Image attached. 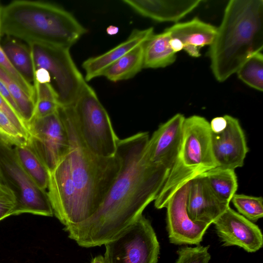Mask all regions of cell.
<instances>
[{
  "instance_id": "obj_1",
  "label": "cell",
  "mask_w": 263,
  "mask_h": 263,
  "mask_svg": "<svg viewBox=\"0 0 263 263\" xmlns=\"http://www.w3.org/2000/svg\"><path fill=\"white\" fill-rule=\"evenodd\" d=\"M148 132L119 139L116 154L119 172L97 211L85 221L65 227L68 237L81 247L105 245L142 214L155 201L170 172L152 162Z\"/></svg>"
},
{
  "instance_id": "obj_2",
  "label": "cell",
  "mask_w": 263,
  "mask_h": 263,
  "mask_svg": "<svg viewBox=\"0 0 263 263\" xmlns=\"http://www.w3.org/2000/svg\"><path fill=\"white\" fill-rule=\"evenodd\" d=\"M262 48L263 1H230L208 52L215 78L225 81Z\"/></svg>"
},
{
  "instance_id": "obj_3",
  "label": "cell",
  "mask_w": 263,
  "mask_h": 263,
  "mask_svg": "<svg viewBox=\"0 0 263 263\" xmlns=\"http://www.w3.org/2000/svg\"><path fill=\"white\" fill-rule=\"evenodd\" d=\"M1 35L69 48L87 31L69 12L47 2L15 1L0 12Z\"/></svg>"
},
{
  "instance_id": "obj_4",
  "label": "cell",
  "mask_w": 263,
  "mask_h": 263,
  "mask_svg": "<svg viewBox=\"0 0 263 263\" xmlns=\"http://www.w3.org/2000/svg\"><path fill=\"white\" fill-rule=\"evenodd\" d=\"M70 145L66 155L71 182L77 200L78 224L91 217L99 209L120 168L117 155L103 158L84 145L68 116L62 119Z\"/></svg>"
},
{
  "instance_id": "obj_5",
  "label": "cell",
  "mask_w": 263,
  "mask_h": 263,
  "mask_svg": "<svg viewBox=\"0 0 263 263\" xmlns=\"http://www.w3.org/2000/svg\"><path fill=\"white\" fill-rule=\"evenodd\" d=\"M217 166L212 148L210 122L198 115L185 118L177 156L155 200V208H165L182 185Z\"/></svg>"
},
{
  "instance_id": "obj_6",
  "label": "cell",
  "mask_w": 263,
  "mask_h": 263,
  "mask_svg": "<svg viewBox=\"0 0 263 263\" xmlns=\"http://www.w3.org/2000/svg\"><path fill=\"white\" fill-rule=\"evenodd\" d=\"M71 113L76 130L91 153L106 158L116 156L119 139L107 111L86 82L71 105Z\"/></svg>"
},
{
  "instance_id": "obj_7",
  "label": "cell",
  "mask_w": 263,
  "mask_h": 263,
  "mask_svg": "<svg viewBox=\"0 0 263 263\" xmlns=\"http://www.w3.org/2000/svg\"><path fill=\"white\" fill-rule=\"evenodd\" d=\"M0 181L15 197L12 215L23 213L53 215L47 191L40 188L22 167L13 146L1 139Z\"/></svg>"
},
{
  "instance_id": "obj_8",
  "label": "cell",
  "mask_w": 263,
  "mask_h": 263,
  "mask_svg": "<svg viewBox=\"0 0 263 263\" xmlns=\"http://www.w3.org/2000/svg\"><path fill=\"white\" fill-rule=\"evenodd\" d=\"M28 45L34 70L42 68L48 71L59 105H73L86 81L75 65L69 48L36 43Z\"/></svg>"
},
{
  "instance_id": "obj_9",
  "label": "cell",
  "mask_w": 263,
  "mask_h": 263,
  "mask_svg": "<svg viewBox=\"0 0 263 263\" xmlns=\"http://www.w3.org/2000/svg\"><path fill=\"white\" fill-rule=\"evenodd\" d=\"M104 245L107 263H157L160 254L156 233L142 214Z\"/></svg>"
},
{
  "instance_id": "obj_10",
  "label": "cell",
  "mask_w": 263,
  "mask_h": 263,
  "mask_svg": "<svg viewBox=\"0 0 263 263\" xmlns=\"http://www.w3.org/2000/svg\"><path fill=\"white\" fill-rule=\"evenodd\" d=\"M28 143L49 173L69 153L70 145L65 127L57 112L36 118L27 124Z\"/></svg>"
},
{
  "instance_id": "obj_11",
  "label": "cell",
  "mask_w": 263,
  "mask_h": 263,
  "mask_svg": "<svg viewBox=\"0 0 263 263\" xmlns=\"http://www.w3.org/2000/svg\"><path fill=\"white\" fill-rule=\"evenodd\" d=\"M190 184V181L179 188L165 207L168 239L175 245H200L210 226L194 221L190 218L186 207Z\"/></svg>"
},
{
  "instance_id": "obj_12",
  "label": "cell",
  "mask_w": 263,
  "mask_h": 263,
  "mask_svg": "<svg viewBox=\"0 0 263 263\" xmlns=\"http://www.w3.org/2000/svg\"><path fill=\"white\" fill-rule=\"evenodd\" d=\"M213 223L223 246H235L250 253L262 247L263 236L259 228L230 206Z\"/></svg>"
},
{
  "instance_id": "obj_13",
  "label": "cell",
  "mask_w": 263,
  "mask_h": 263,
  "mask_svg": "<svg viewBox=\"0 0 263 263\" xmlns=\"http://www.w3.org/2000/svg\"><path fill=\"white\" fill-rule=\"evenodd\" d=\"M225 117L226 128L218 133L211 132L212 151L217 167L235 170L243 165L249 148L238 120L230 115Z\"/></svg>"
},
{
  "instance_id": "obj_14",
  "label": "cell",
  "mask_w": 263,
  "mask_h": 263,
  "mask_svg": "<svg viewBox=\"0 0 263 263\" xmlns=\"http://www.w3.org/2000/svg\"><path fill=\"white\" fill-rule=\"evenodd\" d=\"M185 119L183 115L176 114L154 132L147 146L152 162L171 169L181 143Z\"/></svg>"
},
{
  "instance_id": "obj_15",
  "label": "cell",
  "mask_w": 263,
  "mask_h": 263,
  "mask_svg": "<svg viewBox=\"0 0 263 263\" xmlns=\"http://www.w3.org/2000/svg\"><path fill=\"white\" fill-rule=\"evenodd\" d=\"M229 204L216 196L203 175L190 181L186 207L193 221L211 225Z\"/></svg>"
},
{
  "instance_id": "obj_16",
  "label": "cell",
  "mask_w": 263,
  "mask_h": 263,
  "mask_svg": "<svg viewBox=\"0 0 263 263\" xmlns=\"http://www.w3.org/2000/svg\"><path fill=\"white\" fill-rule=\"evenodd\" d=\"M200 0H124L123 2L144 17L159 22H177L201 2Z\"/></svg>"
},
{
  "instance_id": "obj_17",
  "label": "cell",
  "mask_w": 263,
  "mask_h": 263,
  "mask_svg": "<svg viewBox=\"0 0 263 263\" xmlns=\"http://www.w3.org/2000/svg\"><path fill=\"white\" fill-rule=\"evenodd\" d=\"M154 33L153 27L144 29H135L125 41L103 54L85 60L82 66L85 72V81L102 76L108 67L129 51L145 43Z\"/></svg>"
},
{
  "instance_id": "obj_18",
  "label": "cell",
  "mask_w": 263,
  "mask_h": 263,
  "mask_svg": "<svg viewBox=\"0 0 263 263\" xmlns=\"http://www.w3.org/2000/svg\"><path fill=\"white\" fill-rule=\"evenodd\" d=\"M171 37L179 40L184 50L190 56L198 58L200 50L205 46H210L216 34L217 28L197 17L173 25L165 29Z\"/></svg>"
},
{
  "instance_id": "obj_19",
  "label": "cell",
  "mask_w": 263,
  "mask_h": 263,
  "mask_svg": "<svg viewBox=\"0 0 263 263\" xmlns=\"http://www.w3.org/2000/svg\"><path fill=\"white\" fill-rule=\"evenodd\" d=\"M171 34L165 30L153 34L144 45V68H164L172 64L176 53L170 46Z\"/></svg>"
},
{
  "instance_id": "obj_20",
  "label": "cell",
  "mask_w": 263,
  "mask_h": 263,
  "mask_svg": "<svg viewBox=\"0 0 263 263\" xmlns=\"http://www.w3.org/2000/svg\"><path fill=\"white\" fill-rule=\"evenodd\" d=\"M0 45L10 63L20 75L34 86V67L29 46L6 36Z\"/></svg>"
},
{
  "instance_id": "obj_21",
  "label": "cell",
  "mask_w": 263,
  "mask_h": 263,
  "mask_svg": "<svg viewBox=\"0 0 263 263\" xmlns=\"http://www.w3.org/2000/svg\"><path fill=\"white\" fill-rule=\"evenodd\" d=\"M144 43L137 47L108 67L102 76L112 82L131 79L144 66Z\"/></svg>"
},
{
  "instance_id": "obj_22",
  "label": "cell",
  "mask_w": 263,
  "mask_h": 263,
  "mask_svg": "<svg viewBox=\"0 0 263 263\" xmlns=\"http://www.w3.org/2000/svg\"><path fill=\"white\" fill-rule=\"evenodd\" d=\"M22 167L42 189H47L49 172L28 143L13 146Z\"/></svg>"
},
{
  "instance_id": "obj_23",
  "label": "cell",
  "mask_w": 263,
  "mask_h": 263,
  "mask_svg": "<svg viewBox=\"0 0 263 263\" xmlns=\"http://www.w3.org/2000/svg\"><path fill=\"white\" fill-rule=\"evenodd\" d=\"M203 175L216 196L230 203L238 188L235 170L216 167Z\"/></svg>"
},
{
  "instance_id": "obj_24",
  "label": "cell",
  "mask_w": 263,
  "mask_h": 263,
  "mask_svg": "<svg viewBox=\"0 0 263 263\" xmlns=\"http://www.w3.org/2000/svg\"><path fill=\"white\" fill-rule=\"evenodd\" d=\"M0 80L5 84L12 96L19 114L27 126L34 117V100L1 67Z\"/></svg>"
},
{
  "instance_id": "obj_25",
  "label": "cell",
  "mask_w": 263,
  "mask_h": 263,
  "mask_svg": "<svg viewBox=\"0 0 263 263\" xmlns=\"http://www.w3.org/2000/svg\"><path fill=\"white\" fill-rule=\"evenodd\" d=\"M238 78L257 90H263V55L257 52L249 57L238 69Z\"/></svg>"
},
{
  "instance_id": "obj_26",
  "label": "cell",
  "mask_w": 263,
  "mask_h": 263,
  "mask_svg": "<svg viewBox=\"0 0 263 263\" xmlns=\"http://www.w3.org/2000/svg\"><path fill=\"white\" fill-rule=\"evenodd\" d=\"M231 201L239 214L253 222L263 217V199L261 197L235 194Z\"/></svg>"
},
{
  "instance_id": "obj_27",
  "label": "cell",
  "mask_w": 263,
  "mask_h": 263,
  "mask_svg": "<svg viewBox=\"0 0 263 263\" xmlns=\"http://www.w3.org/2000/svg\"><path fill=\"white\" fill-rule=\"evenodd\" d=\"M209 246L200 245L196 247H183L177 251L178 259L176 263H209L211 255Z\"/></svg>"
},
{
  "instance_id": "obj_28",
  "label": "cell",
  "mask_w": 263,
  "mask_h": 263,
  "mask_svg": "<svg viewBox=\"0 0 263 263\" xmlns=\"http://www.w3.org/2000/svg\"><path fill=\"white\" fill-rule=\"evenodd\" d=\"M0 139L12 146L28 143L8 117L0 110Z\"/></svg>"
},
{
  "instance_id": "obj_29",
  "label": "cell",
  "mask_w": 263,
  "mask_h": 263,
  "mask_svg": "<svg viewBox=\"0 0 263 263\" xmlns=\"http://www.w3.org/2000/svg\"><path fill=\"white\" fill-rule=\"evenodd\" d=\"M0 67L21 86L35 102V91L33 85L29 84L15 69L0 45Z\"/></svg>"
},
{
  "instance_id": "obj_30",
  "label": "cell",
  "mask_w": 263,
  "mask_h": 263,
  "mask_svg": "<svg viewBox=\"0 0 263 263\" xmlns=\"http://www.w3.org/2000/svg\"><path fill=\"white\" fill-rule=\"evenodd\" d=\"M0 110L5 114L17 129L28 140L29 132L27 125L19 114L0 94Z\"/></svg>"
},
{
  "instance_id": "obj_31",
  "label": "cell",
  "mask_w": 263,
  "mask_h": 263,
  "mask_svg": "<svg viewBox=\"0 0 263 263\" xmlns=\"http://www.w3.org/2000/svg\"><path fill=\"white\" fill-rule=\"evenodd\" d=\"M15 205L14 195L0 181V221L12 215Z\"/></svg>"
},
{
  "instance_id": "obj_32",
  "label": "cell",
  "mask_w": 263,
  "mask_h": 263,
  "mask_svg": "<svg viewBox=\"0 0 263 263\" xmlns=\"http://www.w3.org/2000/svg\"><path fill=\"white\" fill-rule=\"evenodd\" d=\"M59 106L56 101L48 100H37L35 102L33 118H40L57 112Z\"/></svg>"
},
{
  "instance_id": "obj_33",
  "label": "cell",
  "mask_w": 263,
  "mask_h": 263,
  "mask_svg": "<svg viewBox=\"0 0 263 263\" xmlns=\"http://www.w3.org/2000/svg\"><path fill=\"white\" fill-rule=\"evenodd\" d=\"M34 87L35 91V101L37 100H48L58 102L56 93L50 83H41L35 82Z\"/></svg>"
},
{
  "instance_id": "obj_34",
  "label": "cell",
  "mask_w": 263,
  "mask_h": 263,
  "mask_svg": "<svg viewBox=\"0 0 263 263\" xmlns=\"http://www.w3.org/2000/svg\"><path fill=\"white\" fill-rule=\"evenodd\" d=\"M211 132L218 133L222 132L226 127L227 120L225 115L213 118L210 123Z\"/></svg>"
},
{
  "instance_id": "obj_35",
  "label": "cell",
  "mask_w": 263,
  "mask_h": 263,
  "mask_svg": "<svg viewBox=\"0 0 263 263\" xmlns=\"http://www.w3.org/2000/svg\"><path fill=\"white\" fill-rule=\"evenodd\" d=\"M0 94L9 103L12 107L19 114L17 105L12 96L8 90L5 84L1 80H0Z\"/></svg>"
},
{
  "instance_id": "obj_36",
  "label": "cell",
  "mask_w": 263,
  "mask_h": 263,
  "mask_svg": "<svg viewBox=\"0 0 263 263\" xmlns=\"http://www.w3.org/2000/svg\"><path fill=\"white\" fill-rule=\"evenodd\" d=\"M35 82L51 84V78L47 70L42 68L37 69L34 71Z\"/></svg>"
},
{
  "instance_id": "obj_37",
  "label": "cell",
  "mask_w": 263,
  "mask_h": 263,
  "mask_svg": "<svg viewBox=\"0 0 263 263\" xmlns=\"http://www.w3.org/2000/svg\"><path fill=\"white\" fill-rule=\"evenodd\" d=\"M170 44L171 48L176 53L177 52L183 50V44L181 41L177 39L171 37Z\"/></svg>"
},
{
  "instance_id": "obj_38",
  "label": "cell",
  "mask_w": 263,
  "mask_h": 263,
  "mask_svg": "<svg viewBox=\"0 0 263 263\" xmlns=\"http://www.w3.org/2000/svg\"><path fill=\"white\" fill-rule=\"evenodd\" d=\"M106 32L109 35H115L118 33L119 28L113 25H110L107 28Z\"/></svg>"
},
{
  "instance_id": "obj_39",
  "label": "cell",
  "mask_w": 263,
  "mask_h": 263,
  "mask_svg": "<svg viewBox=\"0 0 263 263\" xmlns=\"http://www.w3.org/2000/svg\"><path fill=\"white\" fill-rule=\"evenodd\" d=\"M89 263H107L104 256L100 255L93 258Z\"/></svg>"
},
{
  "instance_id": "obj_40",
  "label": "cell",
  "mask_w": 263,
  "mask_h": 263,
  "mask_svg": "<svg viewBox=\"0 0 263 263\" xmlns=\"http://www.w3.org/2000/svg\"><path fill=\"white\" fill-rule=\"evenodd\" d=\"M1 10H0V12H1ZM1 22H0V39H1Z\"/></svg>"
},
{
  "instance_id": "obj_41",
  "label": "cell",
  "mask_w": 263,
  "mask_h": 263,
  "mask_svg": "<svg viewBox=\"0 0 263 263\" xmlns=\"http://www.w3.org/2000/svg\"><path fill=\"white\" fill-rule=\"evenodd\" d=\"M2 7V6H1V5H0V10L1 9Z\"/></svg>"
}]
</instances>
